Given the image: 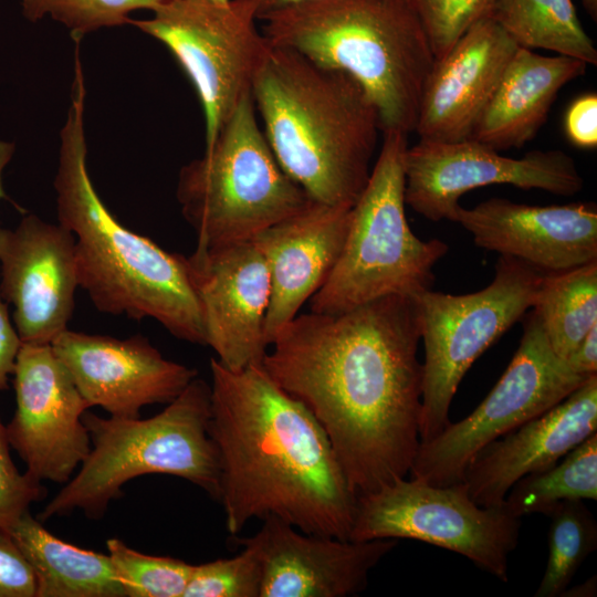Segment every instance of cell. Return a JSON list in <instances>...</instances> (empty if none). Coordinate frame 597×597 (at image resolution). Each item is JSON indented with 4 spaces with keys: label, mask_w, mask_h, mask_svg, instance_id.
<instances>
[{
    "label": "cell",
    "mask_w": 597,
    "mask_h": 597,
    "mask_svg": "<svg viewBox=\"0 0 597 597\" xmlns=\"http://www.w3.org/2000/svg\"><path fill=\"white\" fill-rule=\"evenodd\" d=\"M412 297L297 314L262 365L316 418L356 496L406 478L420 444L423 368Z\"/></svg>",
    "instance_id": "cell-1"
},
{
    "label": "cell",
    "mask_w": 597,
    "mask_h": 597,
    "mask_svg": "<svg viewBox=\"0 0 597 597\" xmlns=\"http://www.w3.org/2000/svg\"><path fill=\"white\" fill-rule=\"evenodd\" d=\"M209 436L231 535L277 517L310 534L349 540L357 496L312 412L262 364L232 370L210 359Z\"/></svg>",
    "instance_id": "cell-2"
},
{
    "label": "cell",
    "mask_w": 597,
    "mask_h": 597,
    "mask_svg": "<svg viewBox=\"0 0 597 597\" xmlns=\"http://www.w3.org/2000/svg\"><path fill=\"white\" fill-rule=\"evenodd\" d=\"M75 57L54 189L59 223L75 240L78 286L103 313L150 317L172 336L206 345L187 256L168 252L121 224L94 188L86 164L84 75L80 56Z\"/></svg>",
    "instance_id": "cell-3"
},
{
    "label": "cell",
    "mask_w": 597,
    "mask_h": 597,
    "mask_svg": "<svg viewBox=\"0 0 597 597\" xmlns=\"http://www.w3.org/2000/svg\"><path fill=\"white\" fill-rule=\"evenodd\" d=\"M283 170L312 201L353 208L381 130L376 106L348 74L273 46L251 88Z\"/></svg>",
    "instance_id": "cell-4"
},
{
    "label": "cell",
    "mask_w": 597,
    "mask_h": 597,
    "mask_svg": "<svg viewBox=\"0 0 597 597\" xmlns=\"http://www.w3.org/2000/svg\"><path fill=\"white\" fill-rule=\"evenodd\" d=\"M259 21L271 45L356 80L383 133L415 132L434 57L408 0H303Z\"/></svg>",
    "instance_id": "cell-5"
},
{
    "label": "cell",
    "mask_w": 597,
    "mask_h": 597,
    "mask_svg": "<svg viewBox=\"0 0 597 597\" xmlns=\"http://www.w3.org/2000/svg\"><path fill=\"white\" fill-rule=\"evenodd\" d=\"M210 412V385L198 376L150 418L85 412L91 450L38 519L44 522L75 511L101 519L126 482L150 473L185 479L218 500L220 468L209 436Z\"/></svg>",
    "instance_id": "cell-6"
},
{
    "label": "cell",
    "mask_w": 597,
    "mask_h": 597,
    "mask_svg": "<svg viewBox=\"0 0 597 597\" xmlns=\"http://www.w3.org/2000/svg\"><path fill=\"white\" fill-rule=\"evenodd\" d=\"M249 93L205 154L182 166L176 196L198 249L252 240L311 201L283 170Z\"/></svg>",
    "instance_id": "cell-7"
},
{
    "label": "cell",
    "mask_w": 597,
    "mask_h": 597,
    "mask_svg": "<svg viewBox=\"0 0 597 597\" xmlns=\"http://www.w3.org/2000/svg\"><path fill=\"white\" fill-rule=\"evenodd\" d=\"M368 182L352 208L339 258L323 286L311 297V311L341 313L388 295L415 297L432 289L433 268L449 245L421 240L406 217L405 154L407 134L384 132Z\"/></svg>",
    "instance_id": "cell-8"
},
{
    "label": "cell",
    "mask_w": 597,
    "mask_h": 597,
    "mask_svg": "<svg viewBox=\"0 0 597 597\" xmlns=\"http://www.w3.org/2000/svg\"><path fill=\"white\" fill-rule=\"evenodd\" d=\"M544 274L500 255L492 282L482 290L454 295L430 289L412 297L425 345L420 442L450 423V406L463 376L532 307Z\"/></svg>",
    "instance_id": "cell-9"
},
{
    "label": "cell",
    "mask_w": 597,
    "mask_h": 597,
    "mask_svg": "<svg viewBox=\"0 0 597 597\" xmlns=\"http://www.w3.org/2000/svg\"><path fill=\"white\" fill-rule=\"evenodd\" d=\"M129 23L161 42L196 88L209 146L234 112L272 45L258 28L252 0H167Z\"/></svg>",
    "instance_id": "cell-10"
},
{
    "label": "cell",
    "mask_w": 597,
    "mask_h": 597,
    "mask_svg": "<svg viewBox=\"0 0 597 597\" xmlns=\"http://www.w3.org/2000/svg\"><path fill=\"white\" fill-rule=\"evenodd\" d=\"M521 519L501 507H485L467 485H432L398 479L357 496L352 541L417 540L470 559L507 582L509 557L519 543Z\"/></svg>",
    "instance_id": "cell-11"
},
{
    "label": "cell",
    "mask_w": 597,
    "mask_h": 597,
    "mask_svg": "<svg viewBox=\"0 0 597 597\" xmlns=\"http://www.w3.org/2000/svg\"><path fill=\"white\" fill-rule=\"evenodd\" d=\"M589 377L555 354L532 311L523 321L519 348L496 385L472 413L420 442L410 478L440 486L462 482L481 449L546 412Z\"/></svg>",
    "instance_id": "cell-12"
},
{
    "label": "cell",
    "mask_w": 597,
    "mask_h": 597,
    "mask_svg": "<svg viewBox=\"0 0 597 597\" xmlns=\"http://www.w3.org/2000/svg\"><path fill=\"white\" fill-rule=\"evenodd\" d=\"M491 185L540 189L570 197L584 186L575 160L562 150H531L521 158L467 138L426 142L405 154V200L430 221L450 220L468 191Z\"/></svg>",
    "instance_id": "cell-13"
},
{
    "label": "cell",
    "mask_w": 597,
    "mask_h": 597,
    "mask_svg": "<svg viewBox=\"0 0 597 597\" xmlns=\"http://www.w3.org/2000/svg\"><path fill=\"white\" fill-rule=\"evenodd\" d=\"M15 410L10 447L33 480L64 484L91 450L87 404L51 344H22L13 369Z\"/></svg>",
    "instance_id": "cell-14"
},
{
    "label": "cell",
    "mask_w": 597,
    "mask_h": 597,
    "mask_svg": "<svg viewBox=\"0 0 597 597\" xmlns=\"http://www.w3.org/2000/svg\"><path fill=\"white\" fill-rule=\"evenodd\" d=\"M199 301L206 345L217 360L238 370L262 364L271 284L264 258L252 242L198 249L187 256Z\"/></svg>",
    "instance_id": "cell-15"
},
{
    "label": "cell",
    "mask_w": 597,
    "mask_h": 597,
    "mask_svg": "<svg viewBox=\"0 0 597 597\" xmlns=\"http://www.w3.org/2000/svg\"><path fill=\"white\" fill-rule=\"evenodd\" d=\"M74 244L69 229L34 214L0 227V294L22 344H51L67 329L78 287Z\"/></svg>",
    "instance_id": "cell-16"
},
{
    "label": "cell",
    "mask_w": 597,
    "mask_h": 597,
    "mask_svg": "<svg viewBox=\"0 0 597 597\" xmlns=\"http://www.w3.org/2000/svg\"><path fill=\"white\" fill-rule=\"evenodd\" d=\"M51 346L83 399L112 417L138 418L145 406L168 404L198 376L195 368L166 359L142 335L115 338L70 331Z\"/></svg>",
    "instance_id": "cell-17"
},
{
    "label": "cell",
    "mask_w": 597,
    "mask_h": 597,
    "mask_svg": "<svg viewBox=\"0 0 597 597\" xmlns=\"http://www.w3.org/2000/svg\"><path fill=\"white\" fill-rule=\"evenodd\" d=\"M261 567L260 597H348L368 585L370 570L398 544L397 540H342L304 533L269 516L250 537Z\"/></svg>",
    "instance_id": "cell-18"
},
{
    "label": "cell",
    "mask_w": 597,
    "mask_h": 597,
    "mask_svg": "<svg viewBox=\"0 0 597 597\" xmlns=\"http://www.w3.org/2000/svg\"><path fill=\"white\" fill-rule=\"evenodd\" d=\"M451 221L470 232L476 247L543 273L597 260V207L591 201L530 206L491 198L473 208L459 205Z\"/></svg>",
    "instance_id": "cell-19"
},
{
    "label": "cell",
    "mask_w": 597,
    "mask_h": 597,
    "mask_svg": "<svg viewBox=\"0 0 597 597\" xmlns=\"http://www.w3.org/2000/svg\"><path fill=\"white\" fill-rule=\"evenodd\" d=\"M517 49L489 15L473 24L444 56L434 60L415 127L419 140L470 138Z\"/></svg>",
    "instance_id": "cell-20"
},
{
    "label": "cell",
    "mask_w": 597,
    "mask_h": 597,
    "mask_svg": "<svg viewBox=\"0 0 597 597\" xmlns=\"http://www.w3.org/2000/svg\"><path fill=\"white\" fill-rule=\"evenodd\" d=\"M597 430V374L563 401L481 449L464 470L471 499L501 507L521 478L547 470Z\"/></svg>",
    "instance_id": "cell-21"
},
{
    "label": "cell",
    "mask_w": 597,
    "mask_h": 597,
    "mask_svg": "<svg viewBox=\"0 0 597 597\" xmlns=\"http://www.w3.org/2000/svg\"><path fill=\"white\" fill-rule=\"evenodd\" d=\"M352 208L315 201L258 233L252 242L266 263L271 295L265 333L275 335L323 286L342 252Z\"/></svg>",
    "instance_id": "cell-22"
},
{
    "label": "cell",
    "mask_w": 597,
    "mask_h": 597,
    "mask_svg": "<svg viewBox=\"0 0 597 597\" xmlns=\"http://www.w3.org/2000/svg\"><path fill=\"white\" fill-rule=\"evenodd\" d=\"M580 60L519 48L470 138L501 151L531 142L563 86L585 74Z\"/></svg>",
    "instance_id": "cell-23"
},
{
    "label": "cell",
    "mask_w": 597,
    "mask_h": 597,
    "mask_svg": "<svg viewBox=\"0 0 597 597\" xmlns=\"http://www.w3.org/2000/svg\"><path fill=\"white\" fill-rule=\"evenodd\" d=\"M6 530L33 569L35 597H125L107 554L62 541L29 511Z\"/></svg>",
    "instance_id": "cell-24"
},
{
    "label": "cell",
    "mask_w": 597,
    "mask_h": 597,
    "mask_svg": "<svg viewBox=\"0 0 597 597\" xmlns=\"http://www.w3.org/2000/svg\"><path fill=\"white\" fill-rule=\"evenodd\" d=\"M519 48L597 64V50L573 0H496L490 14Z\"/></svg>",
    "instance_id": "cell-25"
},
{
    "label": "cell",
    "mask_w": 597,
    "mask_h": 597,
    "mask_svg": "<svg viewBox=\"0 0 597 597\" xmlns=\"http://www.w3.org/2000/svg\"><path fill=\"white\" fill-rule=\"evenodd\" d=\"M532 307L553 350L565 359L597 325V260L545 273Z\"/></svg>",
    "instance_id": "cell-26"
},
{
    "label": "cell",
    "mask_w": 597,
    "mask_h": 597,
    "mask_svg": "<svg viewBox=\"0 0 597 597\" xmlns=\"http://www.w3.org/2000/svg\"><path fill=\"white\" fill-rule=\"evenodd\" d=\"M597 499V433L591 434L552 468L527 474L509 490L502 507L513 515L547 514L564 501Z\"/></svg>",
    "instance_id": "cell-27"
},
{
    "label": "cell",
    "mask_w": 597,
    "mask_h": 597,
    "mask_svg": "<svg viewBox=\"0 0 597 597\" xmlns=\"http://www.w3.org/2000/svg\"><path fill=\"white\" fill-rule=\"evenodd\" d=\"M546 515L551 519L548 556L534 596L558 597L597 548V523L584 501L561 502Z\"/></svg>",
    "instance_id": "cell-28"
},
{
    "label": "cell",
    "mask_w": 597,
    "mask_h": 597,
    "mask_svg": "<svg viewBox=\"0 0 597 597\" xmlns=\"http://www.w3.org/2000/svg\"><path fill=\"white\" fill-rule=\"evenodd\" d=\"M125 597H182L192 564L170 556L144 554L119 538L106 542Z\"/></svg>",
    "instance_id": "cell-29"
},
{
    "label": "cell",
    "mask_w": 597,
    "mask_h": 597,
    "mask_svg": "<svg viewBox=\"0 0 597 597\" xmlns=\"http://www.w3.org/2000/svg\"><path fill=\"white\" fill-rule=\"evenodd\" d=\"M167 0H22L23 14L30 21L50 14L71 31L74 41L105 27L129 23L128 13L154 10Z\"/></svg>",
    "instance_id": "cell-30"
},
{
    "label": "cell",
    "mask_w": 597,
    "mask_h": 597,
    "mask_svg": "<svg viewBox=\"0 0 597 597\" xmlns=\"http://www.w3.org/2000/svg\"><path fill=\"white\" fill-rule=\"evenodd\" d=\"M193 565L182 597H260L261 567L252 548Z\"/></svg>",
    "instance_id": "cell-31"
},
{
    "label": "cell",
    "mask_w": 597,
    "mask_h": 597,
    "mask_svg": "<svg viewBox=\"0 0 597 597\" xmlns=\"http://www.w3.org/2000/svg\"><path fill=\"white\" fill-rule=\"evenodd\" d=\"M496 0H408L430 44L434 60L444 56L478 21L489 17Z\"/></svg>",
    "instance_id": "cell-32"
},
{
    "label": "cell",
    "mask_w": 597,
    "mask_h": 597,
    "mask_svg": "<svg viewBox=\"0 0 597 597\" xmlns=\"http://www.w3.org/2000/svg\"><path fill=\"white\" fill-rule=\"evenodd\" d=\"M10 449L6 426L0 420V528L9 526L44 495L42 483L17 468Z\"/></svg>",
    "instance_id": "cell-33"
},
{
    "label": "cell",
    "mask_w": 597,
    "mask_h": 597,
    "mask_svg": "<svg viewBox=\"0 0 597 597\" xmlns=\"http://www.w3.org/2000/svg\"><path fill=\"white\" fill-rule=\"evenodd\" d=\"M35 594L31 565L8 531L0 528V597H35Z\"/></svg>",
    "instance_id": "cell-34"
},
{
    "label": "cell",
    "mask_w": 597,
    "mask_h": 597,
    "mask_svg": "<svg viewBox=\"0 0 597 597\" xmlns=\"http://www.w3.org/2000/svg\"><path fill=\"white\" fill-rule=\"evenodd\" d=\"M568 139L582 148L597 146V95L588 93L576 98L565 115Z\"/></svg>",
    "instance_id": "cell-35"
},
{
    "label": "cell",
    "mask_w": 597,
    "mask_h": 597,
    "mask_svg": "<svg viewBox=\"0 0 597 597\" xmlns=\"http://www.w3.org/2000/svg\"><path fill=\"white\" fill-rule=\"evenodd\" d=\"M22 342L0 294V391L8 388Z\"/></svg>",
    "instance_id": "cell-36"
},
{
    "label": "cell",
    "mask_w": 597,
    "mask_h": 597,
    "mask_svg": "<svg viewBox=\"0 0 597 597\" xmlns=\"http://www.w3.org/2000/svg\"><path fill=\"white\" fill-rule=\"evenodd\" d=\"M565 360L577 374L584 376L597 374V325L588 331Z\"/></svg>",
    "instance_id": "cell-37"
},
{
    "label": "cell",
    "mask_w": 597,
    "mask_h": 597,
    "mask_svg": "<svg viewBox=\"0 0 597 597\" xmlns=\"http://www.w3.org/2000/svg\"><path fill=\"white\" fill-rule=\"evenodd\" d=\"M258 9V19L262 15L282 9L284 7L291 6L303 0H252Z\"/></svg>",
    "instance_id": "cell-38"
},
{
    "label": "cell",
    "mask_w": 597,
    "mask_h": 597,
    "mask_svg": "<svg viewBox=\"0 0 597 597\" xmlns=\"http://www.w3.org/2000/svg\"><path fill=\"white\" fill-rule=\"evenodd\" d=\"M596 576L589 578L583 584H579L576 587L566 589L562 596H576V597H587L596 595Z\"/></svg>",
    "instance_id": "cell-39"
},
{
    "label": "cell",
    "mask_w": 597,
    "mask_h": 597,
    "mask_svg": "<svg viewBox=\"0 0 597 597\" xmlns=\"http://www.w3.org/2000/svg\"><path fill=\"white\" fill-rule=\"evenodd\" d=\"M14 145L7 142H0V199L6 198V192L2 186V171L12 158Z\"/></svg>",
    "instance_id": "cell-40"
},
{
    "label": "cell",
    "mask_w": 597,
    "mask_h": 597,
    "mask_svg": "<svg viewBox=\"0 0 597 597\" xmlns=\"http://www.w3.org/2000/svg\"><path fill=\"white\" fill-rule=\"evenodd\" d=\"M587 13L596 20L597 17V0H582Z\"/></svg>",
    "instance_id": "cell-41"
},
{
    "label": "cell",
    "mask_w": 597,
    "mask_h": 597,
    "mask_svg": "<svg viewBox=\"0 0 597 597\" xmlns=\"http://www.w3.org/2000/svg\"><path fill=\"white\" fill-rule=\"evenodd\" d=\"M211 1H220V2H223V1H228V0H211Z\"/></svg>",
    "instance_id": "cell-42"
}]
</instances>
